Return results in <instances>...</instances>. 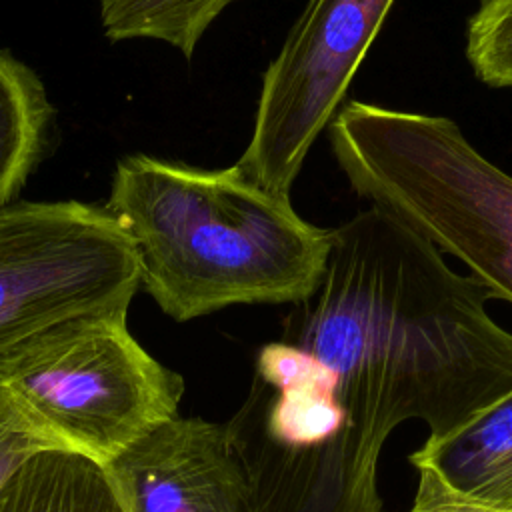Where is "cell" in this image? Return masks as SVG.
Instances as JSON below:
<instances>
[{"label":"cell","instance_id":"4fadbf2b","mask_svg":"<svg viewBox=\"0 0 512 512\" xmlns=\"http://www.w3.org/2000/svg\"><path fill=\"white\" fill-rule=\"evenodd\" d=\"M54 448L0 400V486L36 450Z\"/></svg>","mask_w":512,"mask_h":512},{"label":"cell","instance_id":"30bf717a","mask_svg":"<svg viewBox=\"0 0 512 512\" xmlns=\"http://www.w3.org/2000/svg\"><path fill=\"white\" fill-rule=\"evenodd\" d=\"M50 120L52 106L38 74L0 48V212L18 202L38 166Z\"/></svg>","mask_w":512,"mask_h":512},{"label":"cell","instance_id":"6da1fadb","mask_svg":"<svg viewBox=\"0 0 512 512\" xmlns=\"http://www.w3.org/2000/svg\"><path fill=\"white\" fill-rule=\"evenodd\" d=\"M330 232L320 282L224 422L256 512H382L376 466L398 424L442 438L512 390V332L474 276L374 204Z\"/></svg>","mask_w":512,"mask_h":512},{"label":"cell","instance_id":"5b68a950","mask_svg":"<svg viewBox=\"0 0 512 512\" xmlns=\"http://www.w3.org/2000/svg\"><path fill=\"white\" fill-rule=\"evenodd\" d=\"M140 262L126 228L80 200H40L0 212V354L70 316L128 308Z\"/></svg>","mask_w":512,"mask_h":512},{"label":"cell","instance_id":"52a82bcc","mask_svg":"<svg viewBox=\"0 0 512 512\" xmlns=\"http://www.w3.org/2000/svg\"><path fill=\"white\" fill-rule=\"evenodd\" d=\"M104 468L126 512H256L224 422L176 416Z\"/></svg>","mask_w":512,"mask_h":512},{"label":"cell","instance_id":"277c9868","mask_svg":"<svg viewBox=\"0 0 512 512\" xmlns=\"http://www.w3.org/2000/svg\"><path fill=\"white\" fill-rule=\"evenodd\" d=\"M128 308L70 316L0 354V400L54 448L102 466L178 416L184 380L152 358Z\"/></svg>","mask_w":512,"mask_h":512},{"label":"cell","instance_id":"5bb4252c","mask_svg":"<svg viewBox=\"0 0 512 512\" xmlns=\"http://www.w3.org/2000/svg\"><path fill=\"white\" fill-rule=\"evenodd\" d=\"M418 474H420L418 490H416L410 512H512V510L492 508L460 496L430 470H418Z\"/></svg>","mask_w":512,"mask_h":512},{"label":"cell","instance_id":"8fae6325","mask_svg":"<svg viewBox=\"0 0 512 512\" xmlns=\"http://www.w3.org/2000/svg\"><path fill=\"white\" fill-rule=\"evenodd\" d=\"M234 0H100L108 40H160L190 58L208 26Z\"/></svg>","mask_w":512,"mask_h":512},{"label":"cell","instance_id":"3957f363","mask_svg":"<svg viewBox=\"0 0 512 512\" xmlns=\"http://www.w3.org/2000/svg\"><path fill=\"white\" fill-rule=\"evenodd\" d=\"M350 186L512 302V176L444 116L352 100L328 126Z\"/></svg>","mask_w":512,"mask_h":512},{"label":"cell","instance_id":"8992f818","mask_svg":"<svg viewBox=\"0 0 512 512\" xmlns=\"http://www.w3.org/2000/svg\"><path fill=\"white\" fill-rule=\"evenodd\" d=\"M396 0H308L262 76L254 126L236 162L258 184L290 196Z\"/></svg>","mask_w":512,"mask_h":512},{"label":"cell","instance_id":"9c48e42d","mask_svg":"<svg viewBox=\"0 0 512 512\" xmlns=\"http://www.w3.org/2000/svg\"><path fill=\"white\" fill-rule=\"evenodd\" d=\"M0 512L126 510L100 462L66 448H42L0 486Z\"/></svg>","mask_w":512,"mask_h":512},{"label":"cell","instance_id":"7a4b0ae2","mask_svg":"<svg viewBox=\"0 0 512 512\" xmlns=\"http://www.w3.org/2000/svg\"><path fill=\"white\" fill-rule=\"evenodd\" d=\"M104 208L136 246L140 286L178 322L232 304H294L330 254V230L238 164L208 170L132 154L116 164Z\"/></svg>","mask_w":512,"mask_h":512},{"label":"cell","instance_id":"ba28073f","mask_svg":"<svg viewBox=\"0 0 512 512\" xmlns=\"http://www.w3.org/2000/svg\"><path fill=\"white\" fill-rule=\"evenodd\" d=\"M410 462L464 498L512 510V390L454 432L428 438Z\"/></svg>","mask_w":512,"mask_h":512},{"label":"cell","instance_id":"7c38bea8","mask_svg":"<svg viewBox=\"0 0 512 512\" xmlns=\"http://www.w3.org/2000/svg\"><path fill=\"white\" fill-rule=\"evenodd\" d=\"M466 58L484 84L512 88V0H480L466 28Z\"/></svg>","mask_w":512,"mask_h":512}]
</instances>
